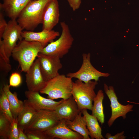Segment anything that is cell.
<instances>
[{"label": "cell", "mask_w": 139, "mask_h": 139, "mask_svg": "<svg viewBox=\"0 0 139 139\" xmlns=\"http://www.w3.org/2000/svg\"><path fill=\"white\" fill-rule=\"evenodd\" d=\"M104 90L110 102L111 114L107 122L108 126L110 127L118 118L122 117L123 119H125L127 114L133 111V106L129 104L123 105L120 103L118 101L117 97L112 86H108L105 83Z\"/></svg>", "instance_id": "cell-8"}, {"label": "cell", "mask_w": 139, "mask_h": 139, "mask_svg": "<svg viewBox=\"0 0 139 139\" xmlns=\"http://www.w3.org/2000/svg\"><path fill=\"white\" fill-rule=\"evenodd\" d=\"M59 36V33L58 31L45 29L38 32L25 30L22 31L21 33L22 38L25 40L39 42L44 47H46L48 43L53 41L55 39Z\"/></svg>", "instance_id": "cell-16"}, {"label": "cell", "mask_w": 139, "mask_h": 139, "mask_svg": "<svg viewBox=\"0 0 139 139\" xmlns=\"http://www.w3.org/2000/svg\"><path fill=\"white\" fill-rule=\"evenodd\" d=\"M82 56L83 62L79 70L74 73H68L67 76L87 83L92 80L98 81L100 77H108L110 75L109 73L100 72L93 66L91 62L90 53H83Z\"/></svg>", "instance_id": "cell-6"}, {"label": "cell", "mask_w": 139, "mask_h": 139, "mask_svg": "<svg viewBox=\"0 0 139 139\" xmlns=\"http://www.w3.org/2000/svg\"><path fill=\"white\" fill-rule=\"evenodd\" d=\"M72 10L75 11L80 7L81 0H67Z\"/></svg>", "instance_id": "cell-30"}, {"label": "cell", "mask_w": 139, "mask_h": 139, "mask_svg": "<svg viewBox=\"0 0 139 139\" xmlns=\"http://www.w3.org/2000/svg\"><path fill=\"white\" fill-rule=\"evenodd\" d=\"M84 117L86 126L90 133L89 135L91 139H105V138L102 134V129L96 117L90 114L87 109L81 110Z\"/></svg>", "instance_id": "cell-19"}, {"label": "cell", "mask_w": 139, "mask_h": 139, "mask_svg": "<svg viewBox=\"0 0 139 139\" xmlns=\"http://www.w3.org/2000/svg\"><path fill=\"white\" fill-rule=\"evenodd\" d=\"M23 108L18 117V127L26 130L32 122L37 111L29 105L25 100Z\"/></svg>", "instance_id": "cell-18"}, {"label": "cell", "mask_w": 139, "mask_h": 139, "mask_svg": "<svg viewBox=\"0 0 139 139\" xmlns=\"http://www.w3.org/2000/svg\"><path fill=\"white\" fill-rule=\"evenodd\" d=\"M60 120L54 110L42 109L37 110L34 119L26 130L44 132L54 126Z\"/></svg>", "instance_id": "cell-9"}, {"label": "cell", "mask_w": 139, "mask_h": 139, "mask_svg": "<svg viewBox=\"0 0 139 139\" xmlns=\"http://www.w3.org/2000/svg\"><path fill=\"white\" fill-rule=\"evenodd\" d=\"M31 0H4L0 8L11 20H16L22 10Z\"/></svg>", "instance_id": "cell-17"}, {"label": "cell", "mask_w": 139, "mask_h": 139, "mask_svg": "<svg viewBox=\"0 0 139 139\" xmlns=\"http://www.w3.org/2000/svg\"><path fill=\"white\" fill-rule=\"evenodd\" d=\"M0 68L2 71L7 73L11 70V66L8 63L0 57Z\"/></svg>", "instance_id": "cell-29"}, {"label": "cell", "mask_w": 139, "mask_h": 139, "mask_svg": "<svg viewBox=\"0 0 139 139\" xmlns=\"http://www.w3.org/2000/svg\"><path fill=\"white\" fill-rule=\"evenodd\" d=\"M37 57L42 74L47 81L59 74L58 71L62 67L60 58L40 53L38 54Z\"/></svg>", "instance_id": "cell-10"}, {"label": "cell", "mask_w": 139, "mask_h": 139, "mask_svg": "<svg viewBox=\"0 0 139 139\" xmlns=\"http://www.w3.org/2000/svg\"><path fill=\"white\" fill-rule=\"evenodd\" d=\"M39 92L28 90L25 92L26 102L37 111L42 109L54 110L63 101V99L57 101L45 98L41 95Z\"/></svg>", "instance_id": "cell-13"}, {"label": "cell", "mask_w": 139, "mask_h": 139, "mask_svg": "<svg viewBox=\"0 0 139 139\" xmlns=\"http://www.w3.org/2000/svg\"><path fill=\"white\" fill-rule=\"evenodd\" d=\"M54 110L60 120L64 119L71 121L73 120L81 111L72 96L67 99H63Z\"/></svg>", "instance_id": "cell-15"}, {"label": "cell", "mask_w": 139, "mask_h": 139, "mask_svg": "<svg viewBox=\"0 0 139 139\" xmlns=\"http://www.w3.org/2000/svg\"><path fill=\"white\" fill-rule=\"evenodd\" d=\"M18 128L19 131L18 139H28L27 135L23 132L24 130L22 128Z\"/></svg>", "instance_id": "cell-32"}, {"label": "cell", "mask_w": 139, "mask_h": 139, "mask_svg": "<svg viewBox=\"0 0 139 139\" xmlns=\"http://www.w3.org/2000/svg\"><path fill=\"white\" fill-rule=\"evenodd\" d=\"M44 47L40 43L20 40L12 52L13 59L18 62L22 71L26 73Z\"/></svg>", "instance_id": "cell-1"}, {"label": "cell", "mask_w": 139, "mask_h": 139, "mask_svg": "<svg viewBox=\"0 0 139 139\" xmlns=\"http://www.w3.org/2000/svg\"><path fill=\"white\" fill-rule=\"evenodd\" d=\"M28 139H50L44 132L34 130L24 131Z\"/></svg>", "instance_id": "cell-25"}, {"label": "cell", "mask_w": 139, "mask_h": 139, "mask_svg": "<svg viewBox=\"0 0 139 139\" xmlns=\"http://www.w3.org/2000/svg\"><path fill=\"white\" fill-rule=\"evenodd\" d=\"M50 0H31L28 3L16 20L23 30L32 31L42 24L44 9Z\"/></svg>", "instance_id": "cell-2"}, {"label": "cell", "mask_w": 139, "mask_h": 139, "mask_svg": "<svg viewBox=\"0 0 139 139\" xmlns=\"http://www.w3.org/2000/svg\"><path fill=\"white\" fill-rule=\"evenodd\" d=\"M0 110L11 123L14 118L11 112L9 101L3 88L1 89V91Z\"/></svg>", "instance_id": "cell-23"}, {"label": "cell", "mask_w": 139, "mask_h": 139, "mask_svg": "<svg viewBox=\"0 0 139 139\" xmlns=\"http://www.w3.org/2000/svg\"><path fill=\"white\" fill-rule=\"evenodd\" d=\"M22 79L20 74L14 72L12 74L9 79V85L10 86L17 87L21 84Z\"/></svg>", "instance_id": "cell-27"}, {"label": "cell", "mask_w": 139, "mask_h": 139, "mask_svg": "<svg viewBox=\"0 0 139 139\" xmlns=\"http://www.w3.org/2000/svg\"><path fill=\"white\" fill-rule=\"evenodd\" d=\"M104 96L103 91L101 90H99L93 100V104L91 110V115L96 117L102 125L105 121L102 103Z\"/></svg>", "instance_id": "cell-22"}, {"label": "cell", "mask_w": 139, "mask_h": 139, "mask_svg": "<svg viewBox=\"0 0 139 139\" xmlns=\"http://www.w3.org/2000/svg\"><path fill=\"white\" fill-rule=\"evenodd\" d=\"M124 131H123L114 136H112L109 133H107L105 135V137L107 139H125L127 137L124 135Z\"/></svg>", "instance_id": "cell-31"}, {"label": "cell", "mask_w": 139, "mask_h": 139, "mask_svg": "<svg viewBox=\"0 0 139 139\" xmlns=\"http://www.w3.org/2000/svg\"><path fill=\"white\" fill-rule=\"evenodd\" d=\"M11 122L1 111L0 112L1 138L8 139Z\"/></svg>", "instance_id": "cell-24"}, {"label": "cell", "mask_w": 139, "mask_h": 139, "mask_svg": "<svg viewBox=\"0 0 139 139\" xmlns=\"http://www.w3.org/2000/svg\"><path fill=\"white\" fill-rule=\"evenodd\" d=\"M81 111L73 121L66 120L68 127L81 135L83 139H90V133L87 128L84 117Z\"/></svg>", "instance_id": "cell-20"}, {"label": "cell", "mask_w": 139, "mask_h": 139, "mask_svg": "<svg viewBox=\"0 0 139 139\" xmlns=\"http://www.w3.org/2000/svg\"><path fill=\"white\" fill-rule=\"evenodd\" d=\"M72 79L64 75L59 74L47 81L39 92L47 94L48 98L53 100L60 98L67 99L72 96Z\"/></svg>", "instance_id": "cell-3"}, {"label": "cell", "mask_w": 139, "mask_h": 139, "mask_svg": "<svg viewBox=\"0 0 139 139\" xmlns=\"http://www.w3.org/2000/svg\"><path fill=\"white\" fill-rule=\"evenodd\" d=\"M62 29L59 38L44 47L40 53L44 54L63 57L68 52L74 41L68 25L65 22L60 23Z\"/></svg>", "instance_id": "cell-5"}, {"label": "cell", "mask_w": 139, "mask_h": 139, "mask_svg": "<svg viewBox=\"0 0 139 139\" xmlns=\"http://www.w3.org/2000/svg\"><path fill=\"white\" fill-rule=\"evenodd\" d=\"M10 86L4 84L3 89L7 95L9 101L10 109L14 118H16L22 111L24 107V102L18 99L16 92L12 93L10 91Z\"/></svg>", "instance_id": "cell-21"}, {"label": "cell", "mask_w": 139, "mask_h": 139, "mask_svg": "<svg viewBox=\"0 0 139 139\" xmlns=\"http://www.w3.org/2000/svg\"><path fill=\"white\" fill-rule=\"evenodd\" d=\"M23 30L16 20H11L8 22L2 38L5 52L9 58L18 41L22 39L21 33Z\"/></svg>", "instance_id": "cell-7"}, {"label": "cell", "mask_w": 139, "mask_h": 139, "mask_svg": "<svg viewBox=\"0 0 139 139\" xmlns=\"http://www.w3.org/2000/svg\"><path fill=\"white\" fill-rule=\"evenodd\" d=\"M7 23L4 17L3 13H0V39H2L3 35L7 25Z\"/></svg>", "instance_id": "cell-28"}, {"label": "cell", "mask_w": 139, "mask_h": 139, "mask_svg": "<svg viewBox=\"0 0 139 139\" xmlns=\"http://www.w3.org/2000/svg\"><path fill=\"white\" fill-rule=\"evenodd\" d=\"M19 135L18 118H14L11 123L8 139H18Z\"/></svg>", "instance_id": "cell-26"}, {"label": "cell", "mask_w": 139, "mask_h": 139, "mask_svg": "<svg viewBox=\"0 0 139 139\" xmlns=\"http://www.w3.org/2000/svg\"><path fill=\"white\" fill-rule=\"evenodd\" d=\"M60 13L59 5L57 0H50L44 9L42 24V30H53L58 23Z\"/></svg>", "instance_id": "cell-12"}, {"label": "cell", "mask_w": 139, "mask_h": 139, "mask_svg": "<svg viewBox=\"0 0 139 139\" xmlns=\"http://www.w3.org/2000/svg\"><path fill=\"white\" fill-rule=\"evenodd\" d=\"M98 81H90L85 83L77 79L73 82L71 93L79 109L91 110L96 96L94 89Z\"/></svg>", "instance_id": "cell-4"}, {"label": "cell", "mask_w": 139, "mask_h": 139, "mask_svg": "<svg viewBox=\"0 0 139 139\" xmlns=\"http://www.w3.org/2000/svg\"><path fill=\"white\" fill-rule=\"evenodd\" d=\"M25 74V82L28 90L39 92L47 81L44 78L40 67L38 59H36Z\"/></svg>", "instance_id": "cell-11"}, {"label": "cell", "mask_w": 139, "mask_h": 139, "mask_svg": "<svg viewBox=\"0 0 139 139\" xmlns=\"http://www.w3.org/2000/svg\"><path fill=\"white\" fill-rule=\"evenodd\" d=\"M44 132L50 139L55 138L60 139H83L81 135L68 127L66 120L64 119H60L56 125Z\"/></svg>", "instance_id": "cell-14"}]
</instances>
